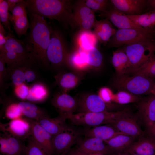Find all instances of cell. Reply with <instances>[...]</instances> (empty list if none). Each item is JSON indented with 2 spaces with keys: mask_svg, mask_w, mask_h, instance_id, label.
Returning <instances> with one entry per match:
<instances>
[{
  "mask_svg": "<svg viewBox=\"0 0 155 155\" xmlns=\"http://www.w3.org/2000/svg\"><path fill=\"white\" fill-rule=\"evenodd\" d=\"M29 32L22 40L38 67H50L46 56L52 27L44 18L34 13H28Z\"/></svg>",
  "mask_w": 155,
  "mask_h": 155,
  "instance_id": "cell-1",
  "label": "cell"
},
{
  "mask_svg": "<svg viewBox=\"0 0 155 155\" xmlns=\"http://www.w3.org/2000/svg\"><path fill=\"white\" fill-rule=\"evenodd\" d=\"M28 13L44 18L56 20L63 26H75L73 18V3L68 0H26Z\"/></svg>",
  "mask_w": 155,
  "mask_h": 155,
  "instance_id": "cell-2",
  "label": "cell"
},
{
  "mask_svg": "<svg viewBox=\"0 0 155 155\" xmlns=\"http://www.w3.org/2000/svg\"><path fill=\"white\" fill-rule=\"evenodd\" d=\"M113 84L118 90H124L139 96L148 95L155 85L152 78L138 75H117Z\"/></svg>",
  "mask_w": 155,
  "mask_h": 155,
  "instance_id": "cell-3",
  "label": "cell"
},
{
  "mask_svg": "<svg viewBox=\"0 0 155 155\" xmlns=\"http://www.w3.org/2000/svg\"><path fill=\"white\" fill-rule=\"evenodd\" d=\"M122 47L130 63L129 74L147 62L155 55V40L137 42Z\"/></svg>",
  "mask_w": 155,
  "mask_h": 155,
  "instance_id": "cell-4",
  "label": "cell"
},
{
  "mask_svg": "<svg viewBox=\"0 0 155 155\" xmlns=\"http://www.w3.org/2000/svg\"><path fill=\"white\" fill-rule=\"evenodd\" d=\"M128 111L126 109L115 112L78 113L70 116L68 119L75 125L94 127L102 124H111Z\"/></svg>",
  "mask_w": 155,
  "mask_h": 155,
  "instance_id": "cell-5",
  "label": "cell"
},
{
  "mask_svg": "<svg viewBox=\"0 0 155 155\" xmlns=\"http://www.w3.org/2000/svg\"><path fill=\"white\" fill-rule=\"evenodd\" d=\"M155 37L154 30L137 28L118 29L107 45L119 48L137 42L155 40Z\"/></svg>",
  "mask_w": 155,
  "mask_h": 155,
  "instance_id": "cell-6",
  "label": "cell"
},
{
  "mask_svg": "<svg viewBox=\"0 0 155 155\" xmlns=\"http://www.w3.org/2000/svg\"><path fill=\"white\" fill-rule=\"evenodd\" d=\"M61 31L52 27L46 56L50 66L56 68L65 65L68 53L65 38Z\"/></svg>",
  "mask_w": 155,
  "mask_h": 155,
  "instance_id": "cell-7",
  "label": "cell"
},
{
  "mask_svg": "<svg viewBox=\"0 0 155 155\" xmlns=\"http://www.w3.org/2000/svg\"><path fill=\"white\" fill-rule=\"evenodd\" d=\"M73 18L75 25L84 30H90L96 21L94 11L85 4V0L78 1L73 3Z\"/></svg>",
  "mask_w": 155,
  "mask_h": 155,
  "instance_id": "cell-8",
  "label": "cell"
},
{
  "mask_svg": "<svg viewBox=\"0 0 155 155\" xmlns=\"http://www.w3.org/2000/svg\"><path fill=\"white\" fill-rule=\"evenodd\" d=\"M79 134L76 131L69 126L63 131L52 136L54 154H66L78 140Z\"/></svg>",
  "mask_w": 155,
  "mask_h": 155,
  "instance_id": "cell-9",
  "label": "cell"
},
{
  "mask_svg": "<svg viewBox=\"0 0 155 155\" xmlns=\"http://www.w3.org/2000/svg\"><path fill=\"white\" fill-rule=\"evenodd\" d=\"M0 130L21 140H27L31 135V124L30 119L22 117L11 120L8 123H0Z\"/></svg>",
  "mask_w": 155,
  "mask_h": 155,
  "instance_id": "cell-10",
  "label": "cell"
},
{
  "mask_svg": "<svg viewBox=\"0 0 155 155\" xmlns=\"http://www.w3.org/2000/svg\"><path fill=\"white\" fill-rule=\"evenodd\" d=\"M135 119L128 111L110 125L124 134L135 138L140 137L144 133Z\"/></svg>",
  "mask_w": 155,
  "mask_h": 155,
  "instance_id": "cell-11",
  "label": "cell"
},
{
  "mask_svg": "<svg viewBox=\"0 0 155 155\" xmlns=\"http://www.w3.org/2000/svg\"><path fill=\"white\" fill-rule=\"evenodd\" d=\"M137 115L146 129L155 123V95L150 94L136 103Z\"/></svg>",
  "mask_w": 155,
  "mask_h": 155,
  "instance_id": "cell-12",
  "label": "cell"
},
{
  "mask_svg": "<svg viewBox=\"0 0 155 155\" xmlns=\"http://www.w3.org/2000/svg\"><path fill=\"white\" fill-rule=\"evenodd\" d=\"M111 104L105 102L98 95L94 94L83 96L78 100L79 112H100L109 111Z\"/></svg>",
  "mask_w": 155,
  "mask_h": 155,
  "instance_id": "cell-13",
  "label": "cell"
},
{
  "mask_svg": "<svg viewBox=\"0 0 155 155\" xmlns=\"http://www.w3.org/2000/svg\"><path fill=\"white\" fill-rule=\"evenodd\" d=\"M51 103L58 111L59 115L68 119L78 108V100L63 92L55 95L51 100Z\"/></svg>",
  "mask_w": 155,
  "mask_h": 155,
  "instance_id": "cell-14",
  "label": "cell"
},
{
  "mask_svg": "<svg viewBox=\"0 0 155 155\" xmlns=\"http://www.w3.org/2000/svg\"><path fill=\"white\" fill-rule=\"evenodd\" d=\"M22 141L12 135L1 133L0 155H25L26 146Z\"/></svg>",
  "mask_w": 155,
  "mask_h": 155,
  "instance_id": "cell-15",
  "label": "cell"
},
{
  "mask_svg": "<svg viewBox=\"0 0 155 155\" xmlns=\"http://www.w3.org/2000/svg\"><path fill=\"white\" fill-rule=\"evenodd\" d=\"M116 9L129 16H135L144 13L148 7L146 0H110Z\"/></svg>",
  "mask_w": 155,
  "mask_h": 155,
  "instance_id": "cell-16",
  "label": "cell"
},
{
  "mask_svg": "<svg viewBox=\"0 0 155 155\" xmlns=\"http://www.w3.org/2000/svg\"><path fill=\"white\" fill-rule=\"evenodd\" d=\"M35 61L28 58L14 63L6 68V80L9 79L13 87L26 83L24 72L26 69Z\"/></svg>",
  "mask_w": 155,
  "mask_h": 155,
  "instance_id": "cell-17",
  "label": "cell"
},
{
  "mask_svg": "<svg viewBox=\"0 0 155 155\" xmlns=\"http://www.w3.org/2000/svg\"><path fill=\"white\" fill-rule=\"evenodd\" d=\"M31 135L49 155H53L54 152L52 136L36 121L30 119Z\"/></svg>",
  "mask_w": 155,
  "mask_h": 155,
  "instance_id": "cell-18",
  "label": "cell"
},
{
  "mask_svg": "<svg viewBox=\"0 0 155 155\" xmlns=\"http://www.w3.org/2000/svg\"><path fill=\"white\" fill-rule=\"evenodd\" d=\"M98 13L99 16L108 19L118 29L144 28L135 24L127 15L115 8L111 3L107 11Z\"/></svg>",
  "mask_w": 155,
  "mask_h": 155,
  "instance_id": "cell-19",
  "label": "cell"
},
{
  "mask_svg": "<svg viewBox=\"0 0 155 155\" xmlns=\"http://www.w3.org/2000/svg\"><path fill=\"white\" fill-rule=\"evenodd\" d=\"M79 142L77 149L80 152L85 154H97L107 155L112 152L104 141L95 137H86Z\"/></svg>",
  "mask_w": 155,
  "mask_h": 155,
  "instance_id": "cell-20",
  "label": "cell"
},
{
  "mask_svg": "<svg viewBox=\"0 0 155 155\" xmlns=\"http://www.w3.org/2000/svg\"><path fill=\"white\" fill-rule=\"evenodd\" d=\"M7 32L8 39L3 49L0 51V52L11 51L15 53L24 58L33 59L27 46L23 40L17 39L11 30Z\"/></svg>",
  "mask_w": 155,
  "mask_h": 155,
  "instance_id": "cell-21",
  "label": "cell"
},
{
  "mask_svg": "<svg viewBox=\"0 0 155 155\" xmlns=\"http://www.w3.org/2000/svg\"><path fill=\"white\" fill-rule=\"evenodd\" d=\"M139 138L126 151L138 155H155V140L148 136Z\"/></svg>",
  "mask_w": 155,
  "mask_h": 155,
  "instance_id": "cell-22",
  "label": "cell"
},
{
  "mask_svg": "<svg viewBox=\"0 0 155 155\" xmlns=\"http://www.w3.org/2000/svg\"><path fill=\"white\" fill-rule=\"evenodd\" d=\"M112 65L117 75H129L131 65L128 57L123 47L113 52L111 58Z\"/></svg>",
  "mask_w": 155,
  "mask_h": 155,
  "instance_id": "cell-23",
  "label": "cell"
},
{
  "mask_svg": "<svg viewBox=\"0 0 155 155\" xmlns=\"http://www.w3.org/2000/svg\"><path fill=\"white\" fill-rule=\"evenodd\" d=\"M116 30L108 19L104 18L97 21L94 26L93 32L97 39L104 45H106Z\"/></svg>",
  "mask_w": 155,
  "mask_h": 155,
  "instance_id": "cell-24",
  "label": "cell"
},
{
  "mask_svg": "<svg viewBox=\"0 0 155 155\" xmlns=\"http://www.w3.org/2000/svg\"><path fill=\"white\" fill-rule=\"evenodd\" d=\"M67 118L62 115H59L54 118L49 116L42 118L37 121L52 136L65 130L68 126L66 123Z\"/></svg>",
  "mask_w": 155,
  "mask_h": 155,
  "instance_id": "cell-25",
  "label": "cell"
},
{
  "mask_svg": "<svg viewBox=\"0 0 155 155\" xmlns=\"http://www.w3.org/2000/svg\"><path fill=\"white\" fill-rule=\"evenodd\" d=\"M86 137H95L107 141L120 134H123L110 125H98L86 129L84 132Z\"/></svg>",
  "mask_w": 155,
  "mask_h": 155,
  "instance_id": "cell-26",
  "label": "cell"
},
{
  "mask_svg": "<svg viewBox=\"0 0 155 155\" xmlns=\"http://www.w3.org/2000/svg\"><path fill=\"white\" fill-rule=\"evenodd\" d=\"M65 65L79 71H84L89 68L86 51L78 47L77 50L71 53L70 54L68 52Z\"/></svg>",
  "mask_w": 155,
  "mask_h": 155,
  "instance_id": "cell-27",
  "label": "cell"
},
{
  "mask_svg": "<svg viewBox=\"0 0 155 155\" xmlns=\"http://www.w3.org/2000/svg\"><path fill=\"white\" fill-rule=\"evenodd\" d=\"M49 91L46 86L39 81L32 83L29 86V90L26 100L33 103L43 102L47 98Z\"/></svg>",
  "mask_w": 155,
  "mask_h": 155,
  "instance_id": "cell-28",
  "label": "cell"
},
{
  "mask_svg": "<svg viewBox=\"0 0 155 155\" xmlns=\"http://www.w3.org/2000/svg\"><path fill=\"white\" fill-rule=\"evenodd\" d=\"M55 78L56 84L64 92L75 88L80 80L78 75L73 72L60 73L56 75Z\"/></svg>",
  "mask_w": 155,
  "mask_h": 155,
  "instance_id": "cell-29",
  "label": "cell"
},
{
  "mask_svg": "<svg viewBox=\"0 0 155 155\" xmlns=\"http://www.w3.org/2000/svg\"><path fill=\"white\" fill-rule=\"evenodd\" d=\"M135 139L128 135L120 134L104 142L112 152L126 151L135 142Z\"/></svg>",
  "mask_w": 155,
  "mask_h": 155,
  "instance_id": "cell-30",
  "label": "cell"
},
{
  "mask_svg": "<svg viewBox=\"0 0 155 155\" xmlns=\"http://www.w3.org/2000/svg\"><path fill=\"white\" fill-rule=\"evenodd\" d=\"M18 103L23 116L28 119L37 121L42 118L49 116L44 110L34 103L24 101Z\"/></svg>",
  "mask_w": 155,
  "mask_h": 155,
  "instance_id": "cell-31",
  "label": "cell"
},
{
  "mask_svg": "<svg viewBox=\"0 0 155 155\" xmlns=\"http://www.w3.org/2000/svg\"><path fill=\"white\" fill-rule=\"evenodd\" d=\"M9 20L13 25L15 32L19 38L27 34V31L29 28L30 25L27 14L16 18L11 16L10 13Z\"/></svg>",
  "mask_w": 155,
  "mask_h": 155,
  "instance_id": "cell-32",
  "label": "cell"
},
{
  "mask_svg": "<svg viewBox=\"0 0 155 155\" xmlns=\"http://www.w3.org/2000/svg\"><path fill=\"white\" fill-rule=\"evenodd\" d=\"M89 67L96 70L100 69L103 63V56L100 51L96 47H93L85 51Z\"/></svg>",
  "mask_w": 155,
  "mask_h": 155,
  "instance_id": "cell-33",
  "label": "cell"
},
{
  "mask_svg": "<svg viewBox=\"0 0 155 155\" xmlns=\"http://www.w3.org/2000/svg\"><path fill=\"white\" fill-rule=\"evenodd\" d=\"M142 98L124 90H118L114 94L113 102L120 104L137 103Z\"/></svg>",
  "mask_w": 155,
  "mask_h": 155,
  "instance_id": "cell-34",
  "label": "cell"
},
{
  "mask_svg": "<svg viewBox=\"0 0 155 155\" xmlns=\"http://www.w3.org/2000/svg\"><path fill=\"white\" fill-rule=\"evenodd\" d=\"M79 40V46L86 51L93 47H96L98 39L93 32L90 30H83L80 35Z\"/></svg>",
  "mask_w": 155,
  "mask_h": 155,
  "instance_id": "cell-35",
  "label": "cell"
},
{
  "mask_svg": "<svg viewBox=\"0 0 155 155\" xmlns=\"http://www.w3.org/2000/svg\"><path fill=\"white\" fill-rule=\"evenodd\" d=\"M131 74V75H140L151 78L155 77V55L150 60Z\"/></svg>",
  "mask_w": 155,
  "mask_h": 155,
  "instance_id": "cell-36",
  "label": "cell"
},
{
  "mask_svg": "<svg viewBox=\"0 0 155 155\" xmlns=\"http://www.w3.org/2000/svg\"><path fill=\"white\" fill-rule=\"evenodd\" d=\"M7 100L5 111V117L10 120L22 117L23 115L18 102L8 101Z\"/></svg>",
  "mask_w": 155,
  "mask_h": 155,
  "instance_id": "cell-37",
  "label": "cell"
},
{
  "mask_svg": "<svg viewBox=\"0 0 155 155\" xmlns=\"http://www.w3.org/2000/svg\"><path fill=\"white\" fill-rule=\"evenodd\" d=\"M10 14L7 0H0V22L7 32L11 30V23L9 20Z\"/></svg>",
  "mask_w": 155,
  "mask_h": 155,
  "instance_id": "cell-38",
  "label": "cell"
},
{
  "mask_svg": "<svg viewBox=\"0 0 155 155\" xmlns=\"http://www.w3.org/2000/svg\"><path fill=\"white\" fill-rule=\"evenodd\" d=\"M85 3L88 7L98 12L107 11L111 5L110 1L107 0H86Z\"/></svg>",
  "mask_w": 155,
  "mask_h": 155,
  "instance_id": "cell-39",
  "label": "cell"
},
{
  "mask_svg": "<svg viewBox=\"0 0 155 155\" xmlns=\"http://www.w3.org/2000/svg\"><path fill=\"white\" fill-rule=\"evenodd\" d=\"M27 140L25 155H49L31 135Z\"/></svg>",
  "mask_w": 155,
  "mask_h": 155,
  "instance_id": "cell-40",
  "label": "cell"
},
{
  "mask_svg": "<svg viewBox=\"0 0 155 155\" xmlns=\"http://www.w3.org/2000/svg\"><path fill=\"white\" fill-rule=\"evenodd\" d=\"M37 63L34 62L26 69L24 72L25 82L33 83L39 81V76L36 68L38 67Z\"/></svg>",
  "mask_w": 155,
  "mask_h": 155,
  "instance_id": "cell-41",
  "label": "cell"
},
{
  "mask_svg": "<svg viewBox=\"0 0 155 155\" xmlns=\"http://www.w3.org/2000/svg\"><path fill=\"white\" fill-rule=\"evenodd\" d=\"M6 64L3 58L0 56V90L1 96L5 98V81L6 74Z\"/></svg>",
  "mask_w": 155,
  "mask_h": 155,
  "instance_id": "cell-42",
  "label": "cell"
},
{
  "mask_svg": "<svg viewBox=\"0 0 155 155\" xmlns=\"http://www.w3.org/2000/svg\"><path fill=\"white\" fill-rule=\"evenodd\" d=\"M0 56L3 58L7 67L14 63L26 59L22 57L15 53L11 51H5L0 52Z\"/></svg>",
  "mask_w": 155,
  "mask_h": 155,
  "instance_id": "cell-43",
  "label": "cell"
},
{
  "mask_svg": "<svg viewBox=\"0 0 155 155\" xmlns=\"http://www.w3.org/2000/svg\"><path fill=\"white\" fill-rule=\"evenodd\" d=\"M15 96L18 98L23 101L26 100L29 90V86L24 83L13 87Z\"/></svg>",
  "mask_w": 155,
  "mask_h": 155,
  "instance_id": "cell-44",
  "label": "cell"
},
{
  "mask_svg": "<svg viewBox=\"0 0 155 155\" xmlns=\"http://www.w3.org/2000/svg\"><path fill=\"white\" fill-rule=\"evenodd\" d=\"M27 4L25 0H23L17 3L10 12L11 16L18 17L27 14Z\"/></svg>",
  "mask_w": 155,
  "mask_h": 155,
  "instance_id": "cell-45",
  "label": "cell"
},
{
  "mask_svg": "<svg viewBox=\"0 0 155 155\" xmlns=\"http://www.w3.org/2000/svg\"><path fill=\"white\" fill-rule=\"evenodd\" d=\"M114 94L110 88L104 87L99 90L98 95L105 102L111 104L113 102Z\"/></svg>",
  "mask_w": 155,
  "mask_h": 155,
  "instance_id": "cell-46",
  "label": "cell"
},
{
  "mask_svg": "<svg viewBox=\"0 0 155 155\" xmlns=\"http://www.w3.org/2000/svg\"><path fill=\"white\" fill-rule=\"evenodd\" d=\"M8 39L7 32L0 22V51L3 48Z\"/></svg>",
  "mask_w": 155,
  "mask_h": 155,
  "instance_id": "cell-47",
  "label": "cell"
},
{
  "mask_svg": "<svg viewBox=\"0 0 155 155\" xmlns=\"http://www.w3.org/2000/svg\"><path fill=\"white\" fill-rule=\"evenodd\" d=\"M148 136L155 140V123L147 129Z\"/></svg>",
  "mask_w": 155,
  "mask_h": 155,
  "instance_id": "cell-48",
  "label": "cell"
},
{
  "mask_svg": "<svg viewBox=\"0 0 155 155\" xmlns=\"http://www.w3.org/2000/svg\"><path fill=\"white\" fill-rule=\"evenodd\" d=\"M9 7V11H10L16 4L22 0H7Z\"/></svg>",
  "mask_w": 155,
  "mask_h": 155,
  "instance_id": "cell-49",
  "label": "cell"
},
{
  "mask_svg": "<svg viewBox=\"0 0 155 155\" xmlns=\"http://www.w3.org/2000/svg\"><path fill=\"white\" fill-rule=\"evenodd\" d=\"M66 154L67 155H82L80 152L77 149L70 150Z\"/></svg>",
  "mask_w": 155,
  "mask_h": 155,
  "instance_id": "cell-50",
  "label": "cell"
},
{
  "mask_svg": "<svg viewBox=\"0 0 155 155\" xmlns=\"http://www.w3.org/2000/svg\"><path fill=\"white\" fill-rule=\"evenodd\" d=\"M148 7L151 8L152 10L155 11V0H147Z\"/></svg>",
  "mask_w": 155,
  "mask_h": 155,
  "instance_id": "cell-51",
  "label": "cell"
},
{
  "mask_svg": "<svg viewBox=\"0 0 155 155\" xmlns=\"http://www.w3.org/2000/svg\"><path fill=\"white\" fill-rule=\"evenodd\" d=\"M80 153H81L82 155H102V154H88L84 153H82L81 152H80Z\"/></svg>",
  "mask_w": 155,
  "mask_h": 155,
  "instance_id": "cell-52",
  "label": "cell"
},
{
  "mask_svg": "<svg viewBox=\"0 0 155 155\" xmlns=\"http://www.w3.org/2000/svg\"><path fill=\"white\" fill-rule=\"evenodd\" d=\"M151 93L155 95V85H154L152 90Z\"/></svg>",
  "mask_w": 155,
  "mask_h": 155,
  "instance_id": "cell-53",
  "label": "cell"
},
{
  "mask_svg": "<svg viewBox=\"0 0 155 155\" xmlns=\"http://www.w3.org/2000/svg\"><path fill=\"white\" fill-rule=\"evenodd\" d=\"M128 153L129 154V155H137L135 154H134V153Z\"/></svg>",
  "mask_w": 155,
  "mask_h": 155,
  "instance_id": "cell-54",
  "label": "cell"
},
{
  "mask_svg": "<svg viewBox=\"0 0 155 155\" xmlns=\"http://www.w3.org/2000/svg\"><path fill=\"white\" fill-rule=\"evenodd\" d=\"M122 155H129V154L128 152H126L124 154Z\"/></svg>",
  "mask_w": 155,
  "mask_h": 155,
  "instance_id": "cell-55",
  "label": "cell"
},
{
  "mask_svg": "<svg viewBox=\"0 0 155 155\" xmlns=\"http://www.w3.org/2000/svg\"><path fill=\"white\" fill-rule=\"evenodd\" d=\"M67 155V154H63V155Z\"/></svg>",
  "mask_w": 155,
  "mask_h": 155,
  "instance_id": "cell-56",
  "label": "cell"
}]
</instances>
